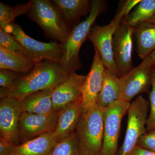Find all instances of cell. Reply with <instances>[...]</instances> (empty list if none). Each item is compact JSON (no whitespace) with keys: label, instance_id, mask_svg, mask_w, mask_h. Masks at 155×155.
<instances>
[{"label":"cell","instance_id":"15","mask_svg":"<svg viewBox=\"0 0 155 155\" xmlns=\"http://www.w3.org/2000/svg\"><path fill=\"white\" fill-rule=\"evenodd\" d=\"M69 30L80 23V18L87 17L91 11V1L88 0H53Z\"/></svg>","mask_w":155,"mask_h":155},{"label":"cell","instance_id":"32","mask_svg":"<svg viewBox=\"0 0 155 155\" xmlns=\"http://www.w3.org/2000/svg\"><path fill=\"white\" fill-rule=\"evenodd\" d=\"M147 22H151V23H155V15L154 16L152 19H151L149 21Z\"/></svg>","mask_w":155,"mask_h":155},{"label":"cell","instance_id":"16","mask_svg":"<svg viewBox=\"0 0 155 155\" xmlns=\"http://www.w3.org/2000/svg\"><path fill=\"white\" fill-rule=\"evenodd\" d=\"M81 99L59 112L57 126L54 133L57 142L75 133L81 113Z\"/></svg>","mask_w":155,"mask_h":155},{"label":"cell","instance_id":"30","mask_svg":"<svg viewBox=\"0 0 155 155\" xmlns=\"http://www.w3.org/2000/svg\"><path fill=\"white\" fill-rule=\"evenodd\" d=\"M130 155H155V152L137 146Z\"/></svg>","mask_w":155,"mask_h":155},{"label":"cell","instance_id":"27","mask_svg":"<svg viewBox=\"0 0 155 155\" xmlns=\"http://www.w3.org/2000/svg\"><path fill=\"white\" fill-rule=\"evenodd\" d=\"M21 73L8 70L2 69L0 70V86L1 90H5L11 88L15 81L21 75Z\"/></svg>","mask_w":155,"mask_h":155},{"label":"cell","instance_id":"1","mask_svg":"<svg viewBox=\"0 0 155 155\" xmlns=\"http://www.w3.org/2000/svg\"><path fill=\"white\" fill-rule=\"evenodd\" d=\"M70 74L60 64L45 60L35 64L29 73L21 75L11 88L0 91V98L21 101L37 92L55 88Z\"/></svg>","mask_w":155,"mask_h":155},{"label":"cell","instance_id":"28","mask_svg":"<svg viewBox=\"0 0 155 155\" xmlns=\"http://www.w3.org/2000/svg\"><path fill=\"white\" fill-rule=\"evenodd\" d=\"M137 146L155 152V128L142 136Z\"/></svg>","mask_w":155,"mask_h":155},{"label":"cell","instance_id":"9","mask_svg":"<svg viewBox=\"0 0 155 155\" xmlns=\"http://www.w3.org/2000/svg\"><path fill=\"white\" fill-rule=\"evenodd\" d=\"M153 67L148 57L137 67L119 78L122 87L121 100L130 103L136 96L149 92L152 83Z\"/></svg>","mask_w":155,"mask_h":155},{"label":"cell","instance_id":"4","mask_svg":"<svg viewBox=\"0 0 155 155\" xmlns=\"http://www.w3.org/2000/svg\"><path fill=\"white\" fill-rule=\"evenodd\" d=\"M27 15L48 38L61 44L67 40L70 31L52 1L32 0Z\"/></svg>","mask_w":155,"mask_h":155},{"label":"cell","instance_id":"24","mask_svg":"<svg viewBox=\"0 0 155 155\" xmlns=\"http://www.w3.org/2000/svg\"><path fill=\"white\" fill-rule=\"evenodd\" d=\"M51 155H81L75 132L57 142Z\"/></svg>","mask_w":155,"mask_h":155},{"label":"cell","instance_id":"26","mask_svg":"<svg viewBox=\"0 0 155 155\" xmlns=\"http://www.w3.org/2000/svg\"><path fill=\"white\" fill-rule=\"evenodd\" d=\"M151 87L149 95L150 111L147 119L146 124V130L148 131L155 128V67H153Z\"/></svg>","mask_w":155,"mask_h":155},{"label":"cell","instance_id":"6","mask_svg":"<svg viewBox=\"0 0 155 155\" xmlns=\"http://www.w3.org/2000/svg\"><path fill=\"white\" fill-rule=\"evenodd\" d=\"M5 31L12 35L22 46L27 57L35 65L45 60L61 63L62 49L60 43L54 41L45 43L31 38L24 32L20 25L14 22Z\"/></svg>","mask_w":155,"mask_h":155},{"label":"cell","instance_id":"22","mask_svg":"<svg viewBox=\"0 0 155 155\" xmlns=\"http://www.w3.org/2000/svg\"><path fill=\"white\" fill-rule=\"evenodd\" d=\"M155 15V0H141L123 22L132 27L147 22Z\"/></svg>","mask_w":155,"mask_h":155},{"label":"cell","instance_id":"18","mask_svg":"<svg viewBox=\"0 0 155 155\" xmlns=\"http://www.w3.org/2000/svg\"><path fill=\"white\" fill-rule=\"evenodd\" d=\"M54 88L37 92L19 101L23 112L39 114L53 112L52 95Z\"/></svg>","mask_w":155,"mask_h":155},{"label":"cell","instance_id":"23","mask_svg":"<svg viewBox=\"0 0 155 155\" xmlns=\"http://www.w3.org/2000/svg\"><path fill=\"white\" fill-rule=\"evenodd\" d=\"M31 4L30 1L27 3L17 5L12 7L2 2L0 3V25L5 31L14 22L16 17L22 14H27Z\"/></svg>","mask_w":155,"mask_h":155},{"label":"cell","instance_id":"19","mask_svg":"<svg viewBox=\"0 0 155 155\" xmlns=\"http://www.w3.org/2000/svg\"><path fill=\"white\" fill-rule=\"evenodd\" d=\"M134 27L137 54L144 60L155 51V23L142 22Z\"/></svg>","mask_w":155,"mask_h":155},{"label":"cell","instance_id":"13","mask_svg":"<svg viewBox=\"0 0 155 155\" xmlns=\"http://www.w3.org/2000/svg\"><path fill=\"white\" fill-rule=\"evenodd\" d=\"M19 101L4 98L0 102V135L7 141L20 144L19 121L23 113Z\"/></svg>","mask_w":155,"mask_h":155},{"label":"cell","instance_id":"11","mask_svg":"<svg viewBox=\"0 0 155 155\" xmlns=\"http://www.w3.org/2000/svg\"><path fill=\"white\" fill-rule=\"evenodd\" d=\"M59 112L39 114L23 112L19 121L20 143L54 132L58 123Z\"/></svg>","mask_w":155,"mask_h":155},{"label":"cell","instance_id":"31","mask_svg":"<svg viewBox=\"0 0 155 155\" xmlns=\"http://www.w3.org/2000/svg\"><path fill=\"white\" fill-rule=\"evenodd\" d=\"M152 64L153 67H155V51L153 52L149 56Z\"/></svg>","mask_w":155,"mask_h":155},{"label":"cell","instance_id":"14","mask_svg":"<svg viewBox=\"0 0 155 155\" xmlns=\"http://www.w3.org/2000/svg\"><path fill=\"white\" fill-rule=\"evenodd\" d=\"M87 75L71 73L54 88L52 100L53 111L59 112L82 97V89Z\"/></svg>","mask_w":155,"mask_h":155},{"label":"cell","instance_id":"5","mask_svg":"<svg viewBox=\"0 0 155 155\" xmlns=\"http://www.w3.org/2000/svg\"><path fill=\"white\" fill-rule=\"evenodd\" d=\"M104 110V108L97 105L88 114L81 115L75 133L81 155H101Z\"/></svg>","mask_w":155,"mask_h":155},{"label":"cell","instance_id":"21","mask_svg":"<svg viewBox=\"0 0 155 155\" xmlns=\"http://www.w3.org/2000/svg\"><path fill=\"white\" fill-rule=\"evenodd\" d=\"M35 65L26 56L0 47V69H8L25 75L32 70Z\"/></svg>","mask_w":155,"mask_h":155},{"label":"cell","instance_id":"8","mask_svg":"<svg viewBox=\"0 0 155 155\" xmlns=\"http://www.w3.org/2000/svg\"><path fill=\"white\" fill-rule=\"evenodd\" d=\"M130 103L119 100L104 108V136L101 155H117L121 123Z\"/></svg>","mask_w":155,"mask_h":155},{"label":"cell","instance_id":"2","mask_svg":"<svg viewBox=\"0 0 155 155\" xmlns=\"http://www.w3.org/2000/svg\"><path fill=\"white\" fill-rule=\"evenodd\" d=\"M91 1V11L86 19L74 26L69 36L61 44L62 57L60 64L70 74L76 72L82 67L79 54L81 48L87 37L100 14L105 11L106 2L102 0Z\"/></svg>","mask_w":155,"mask_h":155},{"label":"cell","instance_id":"20","mask_svg":"<svg viewBox=\"0 0 155 155\" xmlns=\"http://www.w3.org/2000/svg\"><path fill=\"white\" fill-rule=\"evenodd\" d=\"M122 87L119 78L106 69L97 105L105 108L116 101L121 100Z\"/></svg>","mask_w":155,"mask_h":155},{"label":"cell","instance_id":"3","mask_svg":"<svg viewBox=\"0 0 155 155\" xmlns=\"http://www.w3.org/2000/svg\"><path fill=\"white\" fill-rule=\"evenodd\" d=\"M135 5V2L132 0L125 1L109 24L93 26L87 37V39L98 51L106 69L118 77L113 55V35L123 17H125L126 19Z\"/></svg>","mask_w":155,"mask_h":155},{"label":"cell","instance_id":"7","mask_svg":"<svg viewBox=\"0 0 155 155\" xmlns=\"http://www.w3.org/2000/svg\"><path fill=\"white\" fill-rule=\"evenodd\" d=\"M150 102L139 95L130 103L127 111V129L124 142L117 155H130L139 140L146 133V124Z\"/></svg>","mask_w":155,"mask_h":155},{"label":"cell","instance_id":"25","mask_svg":"<svg viewBox=\"0 0 155 155\" xmlns=\"http://www.w3.org/2000/svg\"><path fill=\"white\" fill-rule=\"evenodd\" d=\"M0 47L27 57V54L22 46L12 35L7 33L1 28H0Z\"/></svg>","mask_w":155,"mask_h":155},{"label":"cell","instance_id":"12","mask_svg":"<svg viewBox=\"0 0 155 155\" xmlns=\"http://www.w3.org/2000/svg\"><path fill=\"white\" fill-rule=\"evenodd\" d=\"M106 68L99 52L94 47V54L89 72L82 89L81 115L88 114L97 105L98 97L102 87Z\"/></svg>","mask_w":155,"mask_h":155},{"label":"cell","instance_id":"17","mask_svg":"<svg viewBox=\"0 0 155 155\" xmlns=\"http://www.w3.org/2000/svg\"><path fill=\"white\" fill-rule=\"evenodd\" d=\"M57 141L54 132L16 146L11 155H51Z\"/></svg>","mask_w":155,"mask_h":155},{"label":"cell","instance_id":"29","mask_svg":"<svg viewBox=\"0 0 155 155\" xmlns=\"http://www.w3.org/2000/svg\"><path fill=\"white\" fill-rule=\"evenodd\" d=\"M16 146L0 137V155H11Z\"/></svg>","mask_w":155,"mask_h":155},{"label":"cell","instance_id":"10","mask_svg":"<svg viewBox=\"0 0 155 155\" xmlns=\"http://www.w3.org/2000/svg\"><path fill=\"white\" fill-rule=\"evenodd\" d=\"M134 34V27L122 22L113 35V55L119 78L124 76L133 68L132 53Z\"/></svg>","mask_w":155,"mask_h":155}]
</instances>
